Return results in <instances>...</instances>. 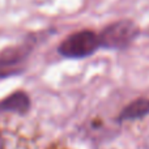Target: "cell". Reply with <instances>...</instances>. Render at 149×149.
<instances>
[{
  "mask_svg": "<svg viewBox=\"0 0 149 149\" xmlns=\"http://www.w3.org/2000/svg\"><path fill=\"white\" fill-rule=\"evenodd\" d=\"M30 46L8 47L0 52V79L18 74L25 67Z\"/></svg>",
  "mask_w": 149,
  "mask_h": 149,
  "instance_id": "3",
  "label": "cell"
},
{
  "mask_svg": "<svg viewBox=\"0 0 149 149\" xmlns=\"http://www.w3.org/2000/svg\"><path fill=\"white\" fill-rule=\"evenodd\" d=\"M139 29L132 21H118L109 25L101 33L100 45L105 49L123 50L127 49L136 38Z\"/></svg>",
  "mask_w": 149,
  "mask_h": 149,
  "instance_id": "2",
  "label": "cell"
},
{
  "mask_svg": "<svg viewBox=\"0 0 149 149\" xmlns=\"http://www.w3.org/2000/svg\"><path fill=\"white\" fill-rule=\"evenodd\" d=\"M30 109V100L24 92H16L0 102V113H15L24 115Z\"/></svg>",
  "mask_w": 149,
  "mask_h": 149,
  "instance_id": "4",
  "label": "cell"
},
{
  "mask_svg": "<svg viewBox=\"0 0 149 149\" xmlns=\"http://www.w3.org/2000/svg\"><path fill=\"white\" fill-rule=\"evenodd\" d=\"M100 38L90 30H82L65 38L59 46V54L71 59H81L92 55L100 47Z\"/></svg>",
  "mask_w": 149,
  "mask_h": 149,
  "instance_id": "1",
  "label": "cell"
},
{
  "mask_svg": "<svg viewBox=\"0 0 149 149\" xmlns=\"http://www.w3.org/2000/svg\"><path fill=\"white\" fill-rule=\"evenodd\" d=\"M149 114V100L139 98V100L131 102L128 106L123 109V111L119 115V120H135V119H141Z\"/></svg>",
  "mask_w": 149,
  "mask_h": 149,
  "instance_id": "5",
  "label": "cell"
}]
</instances>
